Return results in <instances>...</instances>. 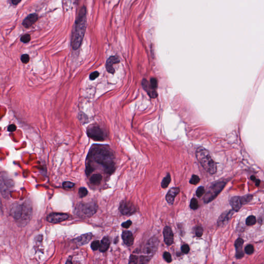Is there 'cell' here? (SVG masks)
I'll return each mask as SVG.
<instances>
[{"instance_id":"cell-1","label":"cell","mask_w":264,"mask_h":264,"mask_svg":"<svg viewBox=\"0 0 264 264\" xmlns=\"http://www.w3.org/2000/svg\"><path fill=\"white\" fill-rule=\"evenodd\" d=\"M86 173L89 175L94 167H101L105 173L111 174L115 170V156L109 146L94 145L90 148L86 159Z\"/></svg>"},{"instance_id":"cell-2","label":"cell","mask_w":264,"mask_h":264,"mask_svg":"<svg viewBox=\"0 0 264 264\" xmlns=\"http://www.w3.org/2000/svg\"><path fill=\"white\" fill-rule=\"evenodd\" d=\"M86 8H81L76 19L75 27L72 37L71 45L73 49L78 50L82 44L86 29Z\"/></svg>"},{"instance_id":"cell-3","label":"cell","mask_w":264,"mask_h":264,"mask_svg":"<svg viewBox=\"0 0 264 264\" xmlns=\"http://www.w3.org/2000/svg\"><path fill=\"white\" fill-rule=\"evenodd\" d=\"M196 155L197 160L207 172L211 174H215L217 172L216 163L206 149L202 147H199L196 151Z\"/></svg>"},{"instance_id":"cell-4","label":"cell","mask_w":264,"mask_h":264,"mask_svg":"<svg viewBox=\"0 0 264 264\" xmlns=\"http://www.w3.org/2000/svg\"><path fill=\"white\" fill-rule=\"evenodd\" d=\"M12 216L16 220L21 223L27 222L30 219L32 215V207L26 203L16 204L12 209Z\"/></svg>"},{"instance_id":"cell-5","label":"cell","mask_w":264,"mask_h":264,"mask_svg":"<svg viewBox=\"0 0 264 264\" xmlns=\"http://www.w3.org/2000/svg\"><path fill=\"white\" fill-rule=\"evenodd\" d=\"M98 206L94 202H81L76 205L74 213L76 215L82 218H88L96 213Z\"/></svg>"},{"instance_id":"cell-6","label":"cell","mask_w":264,"mask_h":264,"mask_svg":"<svg viewBox=\"0 0 264 264\" xmlns=\"http://www.w3.org/2000/svg\"><path fill=\"white\" fill-rule=\"evenodd\" d=\"M227 183V181L223 180L213 183L209 187L204 197L203 200L205 203H209L214 200L223 190Z\"/></svg>"},{"instance_id":"cell-7","label":"cell","mask_w":264,"mask_h":264,"mask_svg":"<svg viewBox=\"0 0 264 264\" xmlns=\"http://www.w3.org/2000/svg\"><path fill=\"white\" fill-rule=\"evenodd\" d=\"M87 134L88 137L94 141H104L107 137L105 130L98 124L90 125L87 128Z\"/></svg>"},{"instance_id":"cell-8","label":"cell","mask_w":264,"mask_h":264,"mask_svg":"<svg viewBox=\"0 0 264 264\" xmlns=\"http://www.w3.org/2000/svg\"><path fill=\"white\" fill-rule=\"evenodd\" d=\"M158 244H159V240H158V238L156 237L155 236H154L151 238H150L147 242V244L145 246L143 252V253L145 255L142 256L145 258V259L147 260L148 262H149L152 257L153 256L154 254L157 251Z\"/></svg>"},{"instance_id":"cell-9","label":"cell","mask_w":264,"mask_h":264,"mask_svg":"<svg viewBox=\"0 0 264 264\" xmlns=\"http://www.w3.org/2000/svg\"><path fill=\"white\" fill-rule=\"evenodd\" d=\"M14 186L12 179L8 178L5 173L0 174V189L4 197H7L9 195L11 189Z\"/></svg>"},{"instance_id":"cell-10","label":"cell","mask_w":264,"mask_h":264,"mask_svg":"<svg viewBox=\"0 0 264 264\" xmlns=\"http://www.w3.org/2000/svg\"><path fill=\"white\" fill-rule=\"evenodd\" d=\"M119 209L122 214L126 216L133 215L136 211V207L134 203L126 200L121 201Z\"/></svg>"},{"instance_id":"cell-11","label":"cell","mask_w":264,"mask_h":264,"mask_svg":"<svg viewBox=\"0 0 264 264\" xmlns=\"http://www.w3.org/2000/svg\"><path fill=\"white\" fill-rule=\"evenodd\" d=\"M69 215L64 213H53L50 214L47 218V221L50 223H58L65 221L69 218Z\"/></svg>"},{"instance_id":"cell-12","label":"cell","mask_w":264,"mask_h":264,"mask_svg":"<svg viewBox=\"0 0 264 264\" xmlns=\"http://www.w3.org/2000/svg\"><path fill=\"white\" fill-rule=\"evenodd\" d=\"M142 86L143 87V89L147 91V94L152 98H155L158 96V94L156 91V89L154 88L146 79L142 80Z\"/></svg>"},{"instance_id":"cell-13","label":"cell","mask_w":264,"mask_h":264,"mask_svg":"<svg viewBox=\"0 0 264 264\" xmlns=\"http://www.w3.org/2000/svg\"><path fill=\"white\" fill-rule=\"evenodd\" d=\"M164 242L167 246L171 245L173 242L174 235L171 227L166 226L164 227L163 231Z\"/></svg>"},{"instance_id":"cell-14","label":"cell","mask_w":264,"mask_h":264,"mask_svg":"<svg viewBox=\"0 0 264 264\" xmlns=\"http://www.w3.org/2000/svg\"><path fill=\"white\" fill-rule=\"evenodd\" d=\"M120 62L119 57L117 56H112L109 58L106 63V68L107 71L110 73L114 74L115 73V70L113 67L114 64H118Z\"/></svg>"},{"instance_id":"cell-15","label":"cell","mask_w":264,"mask_h":264,"mask_svg":"<svg viewBox=\"0 0 264 264\" xmlns=\"http://www.w3.org/2000/svg\"><path fill=\"white\" fill-rule=\"evenodd\" d=\"M180 189L178 187H172L166 195V199L169 204H173L175 198L180 193Z\"/></svg>"},{"instance_id":"cell-16","label":"cell","mask_w":264,"mask_h":264,"mask_svg":"<svg viewBox=\"0 0 264 264\" xmlns=\"http://www.w3.org/2000/svg\"><path fill=\"white\" fill-rule=\"evenodd\" d=\"M244 240L241 238H238L235 242L236 248V257L237 259H241L244 256V253L242 250V246L244 244Z\"/></svg>"},{"instance_id":"cell-17","label":"cell","mask_w":264,"mask_h":264,"mask_svg":"<svg viewBox=\"0 0 264 264\" xmlns=\"http://www.w3.org/2000/svg\"><path fill=\"white\" fill-rule=\"evenodd\" d=\"M38 19V16L36 14H29L25 19L22 22V25L26 28H29L37 22Z\"/></svg>"},{"instance_id":"cell-18","label":"cell","mask_w":264,"mask_h":264,"mask_svg":"<svg viewBox=\"0 0 264 264\" xmlns=\"http://www.w3.org/2000/svg\"><path fill=\"white\" fill-rule=\"evenodd\" d=\"M235 211L234 210H229V211H226L222 213L221 216L219 217L218 220L217 224L218 226L222 225L224 223L227 222L231 218L232 216L233 215Z\"/></svg>"},{"instance_id":"cell-19","label":"cell","mask_w":264,"mask_h":264,"mask_svg":"<svg viewBox=\"0 0 264 264\" xmlns=\"http://www.w3.org/2000/svg\"><path fill=\"white\" fill-rule=\"evenodd\" d=\"M92 234L87 233L83 234L82 235L78 236L77 238L74 239V241L76 242V244H78L79 246H83L84 245L88 244L90 242V240L92 238Z\"/></svg>"},{"instance_id":"cell-20","label":"cell","mask_w":264,"mask_h":264,"mask_svg":"<svg viewBox=\"0 0 264 264\" xmlns=\"http://www.w3.org/2000/svg\"><path fill=\"white\" fill-rule=\"evenodd\" d=\"M122 238L124 243L127 246H131L134 243V236L131 232L125 231L122 234Z\"/></svg>"},{"instance_id":"cell-21","label":"cell","mask_w":264,"mask_h":264,"mask_svg":"<svg viewBox=\"0 0 264 264\" xmlns=\"http://www.w3.org/2000/svg\"><path fill=\"white\" fill-rule=\"evenodd\" d=\"M229 203L231 205L233 210L235 211H240L242 205L240 200V198L238 196L232 197L230 200Z\"/></svg>"},{"instance_id":"cell-22","label":"cell","mask_w":264,"mask_h":264,"mask_svg":"<svg viewBox=\"0 0 264 264\" xmlns=\"http://www.w3.org/2000/svg\"><path fill=\"white\" fill-rule=\"evenodd\" d=\"M110 246V240L108 236H105L101 240L100 247L99 248L100 251L101 252H105L108 250L109 247Z\"/></svg>"},{"instance_id":"cell-23","label":"cell","mask_w":264,"mask_h":264,"mask_svg":"<svg viewBox=\"0 0 264 264\" xmlns=\"http://www.w3.org/2000/svg\"><path fill=\"white\" fill-rule=\"evenodd\" d=\"M102 179V176L100 174H93L90 178V182L92 184L99 185L101 182Z\"/></svg>"},{"instance_id":"cell-24","label":"cell","mask_w":264,"mask_h":264,"mask_svg":"<svg viewBox=\"0 0 264 264\" xmlns=\"http://www.w3.org/2000/svg\"><path fill=\"white\" fill-rule=\"evenodd\" d=\"M171 179L170 174L169 173H168L167 174V176L164 178L161 183V186L162 188H166L167 187H168V185H169L170 182H171Z\"/></svg>"},{"instance_id":"cell-25","label":"cell","mask_w":264,"mask_h":264,"mask_svg":"<svg viewBox=\"0 0 264 264\" xmlns=\"http://www.w3.org/2000/svg\"><path fill=\"white\" fill-rule=\"evenodd\" d=\"M240 200L242 202V204L245 205L250 202V201L252 200L253 196L249 194V195H245L242 197H240Z\"/></svg>"},{"instance_id":"cell-26","label":"cell","mask_w":264,"mask_h":264,"mask_svg":"<svg viewBox=\"0 0 264 264\" xmlns=\"http://www.w3.org/2000/svg\"><path fill=\"white\" fill-rule=\"evenodd\" d=\"M246 224L248 226H252L256 223V218L254 216H250L246 219Z\"/></svg>"},{"instance_id":"cell-27","label":"cell","mask_w":264,"mask_h":264,"mask_svg":"<svg viewBox=\"0 0 264 264\" xmlns=\"http://www.w3.org/2000/svg\"><path fill=\"white\" fill-rule=\"evenodd\" d=\"M190 207H191V209H194V210H196L198 209V201L196 199L194 198L191 200Z\"/></svg>"},{"instance_id":"cell-28","label":"cell","mask_w":264,"mask_h":264,"mask_svg":"<svg viewBox=\"0 0 264 264\" xmlns=\"http://www.w3.org/2000/svg\"><path fill=\"white\" fill-rule=\"evenodd\" d=\"M88 191L85 187H81L78 190V195L80 198H84L88 195Z\"/></svg>"},{"instance_id":"cell-29","label":"cell","mask_w":264,"mask_h":264,"mask_svg":"<svg viewBox=\"0 0 264 264\" xmlns=\"http://www.w3.org/2000/svg\"><path fill=\"white\" fill-rule=\"evenodd\" d=\"M200 179L199 178V177L197 175H193V176H191V180L189 181V183H191V184L193 185H197V184H198L199 182H200Z\"/></svg>"},{"instance_id":"cell-30","label":"cell","mask_w":264,"mask_h":264,"mask_svg":"<svg viewBox=\"0 0 264 264\" xmlns=\"http://www.w3.org/2000/svg\"><path fill=\"white\" fill-rule=\"evenodd\" d=\"M100 247V242L99 240H94L91 244V248L92 250L96 251L99 249Z\"/></svg>"},{"instance_id":"cell-31","label":"cell","mask_w":264,"mask_h":264,"mask_svg":"<svg viewBox=\"0 0 264 264\" xmlns=\"http://www.w3.org/2000/svg\"><path fill=\"white\" fill-rule=\"evenodd\" d=\"M205 193V190L204 187L200 186L198 187V188L197 189V191H196V195L198 198H201L203 195Z\"/></svg>"},{"instance_id":"cell-32","label":"cell","mask_w":264,"mask_h":264,"mask_svg":"<svg viewBox=\"0 0 264 264\" xmlns=\"http://www.w3.org/2000/svg\"><path fill=\"white\" fill-rule=\"evenodd\" d=\"M245 252L247 254L251 255L254 252V247L251 245H249L248 246H246L245 249Z\"/></svg>"},{"instance_id":"cell-33","label":"cell","mask_w":264,"mask_h":264,"mask_svg":"<svg viewBox=\"0 0 264 264\" xmlns=\"http://www.w3.org/2000/svg\"><path fill=\"white\" fill-rule=\"evenodd\" d=\"M31 35L29 34H25V35H23L21 37L20 40L23 43H27L29 42L31 40Z\"/></svg>"},{"instance_id":"cell-34","label":"cell","mask_w":264,"mask_h":264,"mask_svg":"<svg viewBox=\"0 0 264 264\" xmlns=\"http://www.w3.org/2000/svg\"><path fill=\"white\" fill-rule=\"evenodd\" d=\"M163 258L164 260L167 263H171L172 262V257L170 253L168 252H164L163 254Z\"/></svg>"},{"instance_id":"cell-35","label":"cell","mask_w":264,"mask_h":264,"mask_svg":"<svg viewBox=\"0 0 264 264\" xmlns=\"http://www.w3.org/2000/svg\"><path fill=\"white\" fill-rule=\"evenodd\" d=\"M129 264H137L138 263V257L135 255H131L129 257Z\"/></svg>"},{"instance_id":"cell-36","label":"cell","mask_w":264,"mask_h":264,"mask_svg":"<svg viewBox=\"0 0 264 264\" xmlns=\"http://www.w3.org/2000/svg\"><path fill=\"white\" fill-rule=\"evenodd\" d=\"M74 185L75 184L74 183L71 182H68V181L65 182L63 184V186L64 187V188L66 189L72 188L74 186Z\"/></svg>"},{"instance_id":"cell-37","label":"cell","mask_w":264,"mask_h":264,"mask_svg":"<svg viewBox=\"0 0 264 264\" xmlns=\"http://www.w3.org/2000/svg\"><path fill=\"white\" fill-rule=\"evenodd\" d=\"M195 233H196V235L197 237H201L203 234V229L202 227H197L196 229Z\"/></svg>"},{"instance_id":"cell-38","label":"cell","mask_w":264,"mask_h":264,"mask_svg":"<svg viewBox=\"0 0 264 264\" xmlns=\"http://www.w3.org/2000/svg\"><path fill=\"white\" fill-rule=\"evenodd\" d=\"M21 60L24 64H27L29 61V56L27 54H23L21 57Z\"/></svg>"},{"instance_id":"cell-39","label":"cell","mask_w":264,"mask_h":264,"mask_svg":"<svg viewBox=\"0 0 264 264\" xmlns=\"http://www.w3.org/2000/svg\"><path fill=\"white\" fill-rule=\"evenodd\" d=\"M181 250H182V252L183 253H184V254H187V253H188V252H189V251H190V248H189V247L188 245L185 244V245H183L182 246Z\"/></svg>"},{"instance_id":"cell-40","label":"cell","mask_w":264,"mask_h":264,"mask_svg":"<svg viewBox=\"0 0 264 264\" xmlns=\"http://www.w3.org/2000/svg\"><path fill=\"white\" fill-rule=\"evenodd\" d=\"M76 0H65V5L66 6L67 8H70L72 5H73Z\"/></svg>"},{"instance_id":"cell-41","label":"cell","mask_w":264,"mask_h":264,"mask_svg":"<svg viewBox=\"0 0 264 264\" xmlns=\"http://www.w3.org/2000/svg\"><path fill=\"white\" fill-rule=\"evenodd\" d=\"M150 84H151L152 86H153L154 88H157L158 87V81L155 78H151L150 80Z\"/></svg>"},{"instance_id":"cell-42","label":"cell","mask_w":264,"mask_h":264,"mask_svg":"<svg viewBox=\"0 0 264 264\" xmlns=\"http://www.w3.org/2000/svg\"><path fill=\"white\" fill-rule=\"evenodd\" d=\"M132 222L131 220H127V221H126V222H123V223L121 224V226H122V227H124V228L128 229V228L132 225Z\"/></svg>"},{"instance_id":"cell-43","label":"cell","mask_w":264,"mask_h":264,"mask_svg":"<svg viewBox=\"0 0 264 264\" xmlns=\"http://www.w3.org/2000/svg\"><path fill=\"white\" fill-rule=\"evenodd\" d=\"M99 76V73L98 71H95L90 74V79L91 80H94Z\"/></svg>"},{"instance_id":"cell-44","label":"cell","mask_w":264,"mask_h":264,"mask_svg":"<svg viewBox=\"0 0 264 264\" xmlns=\"http://www.w3.org/2000/svg\"><path fill=\"white\" fill-rule=\"evenodd\" d=\"M16 125H14V124H11V125H9L8 127V131L9 132H14L16 131Z\"/></svg>"},{"instance_id":"cell-45","label":"cell","mask_w":264,"mask_h":264,"mask_svg":"<svg viewBox=\"0 0 264 264\" xmlns=\"http://www.w3.org/2000/svg\"><path fill=\"white\" fill-rule=\"evenodd\" d=\"M21 0H12V2L14 5H17L20 3Z\"/></svg>"},{"instance_id":"cell-46","label":"cell","mask_w":264,"mask_h":264,"mask_svg":"<svg viewBox=\"0 0 264 264\" xmlns=\"http://www.w3.org/2000/svg\"><path fill=\"white\" fill-rule=\"evenodd\" d=\"M255 183V186L257 187H258L259 186V185L260 184V180H258V179H257L256 178L255 180L253 181Z\"/></svg>"}]
</instances>
